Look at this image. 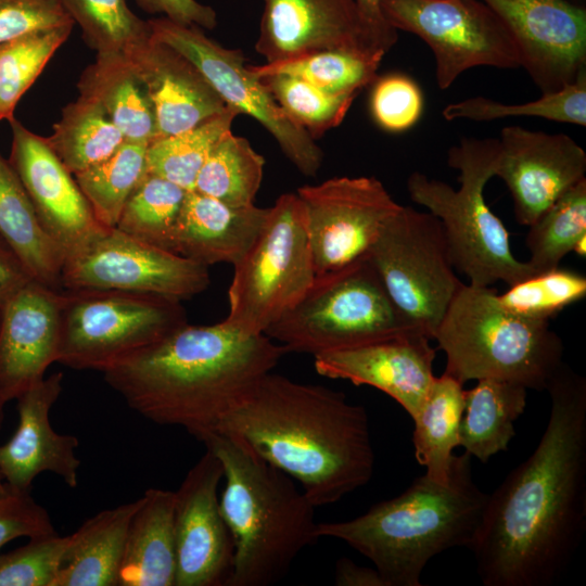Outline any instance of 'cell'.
<instances>
[{"label": "cell", "mask_w": 586, "mask_h": 586, "mask_svg": "<svg viewBox=\"0 0 586 586\" xmlns=\"http://www.w3.org/2000/svg\"><path fill=\"white\" fill-rule=\"evenodd\" d=\"M536 448L488 494L470 546L484 586H552L586 530V379L565 362Z\"/></svg>", "instance_id": "1"}, {"label": "cell", "mask_w": 586, "mask_h": 586, "mask_svg": "<svg viewBox=\"0 0 586 586\" xmlns=\"http://www.w3.org/2000/svg\"><path fill=\"white\" fill-rule=\"evenodd\" d=\"M215 431L238 437L297 481L316 508L365 486L374 472L362 405L324 385L271 371L233 405Z\"/></svg>", "instance_id": "2"}, {"label": "cell", "mask_w": 586, "mask_h": 586, "mask_svg": "<svg viewBox=\"0 0 586 586\" xmlns=\"http://www.w3.org/2000/svg\"><path fill=\"white\" fill-rule=\"evenodd\" d=\"M285 354L265 334L187 322L102 373L132 410L199 441Z\"/></svg>", "instance_id": "3"}, {"label": "cell", "mask_w": 586, "mask_h": 586, "mask_svg": "<svg viewBox=\"0 0 586 586\" xmlns=\"http://www.w3.org/2000/svg\"><path fill=\"white\" fill-rule=\"evenodd\" d=\"M487 498L473 481L471 456L464 451L454 456L447 483L423 474L359 517L318 523L317 535L342 540L369 559L386 586H421L432 558L470 548Z\"/></svg>", "instance_id": "4"}, {"label": "cell", "mask_w": 586, "mask_h": 586, "mask_svg": "<svg viewBox=\"0 0 586 586\" xmlns=\"http://www.w3.org/2000/svg\"><path fill=\"white\" fill-rule=\"evenodd\" d=\"M199 442L220 461L221 513L234 542L228 586H270L318 539L315 509L293 479L233 435L214 431Z\"/></svg>", "instance_id": "5"}, {"label": "cell", "mask_w": 586, "mask_h": 586, "mask_svg": "<svg viewBox=\"0 0 586 586\" xmlns=\"http://www.w3.org/2000/svg\"><path fill=\"white\" fill-rule=\"evenodd\" d=\"M433 340L446 354L444 372L462 384L496 379L543 392L564 364L563 342L549 321L506 310L491 286L463 283Z\"/></svg>", "instance_id": "6"}, {"label": "cell", "mask_w": 586, "mask_h": 586, "mask_svg": "<svg viewBox=\"0 0 586 586\" xmlns=\"http://www.w3.org/2000/svg\"><path fill=\"white\" fill-rule=\"evenodd\" d=\"M498 158V139L462 137L447 154L448 165L459 171L458 189L420 171L407 178L411 201L440 220L455 269L477 286L511 285L535 273L513 255L507 228L484 199Z\"/></svg>", "instance_id": "7"}, {"label": "cell", "mask_w": 586, "mask_h": 586, "mask_svg": "<svg viewBox=\"0 0 586 586\" xmlns=\"http://www.w3.org/2000/svg\"><path fill=\"white\" fill-rule=\"evenodd\" d=\"M411 331L420 332L397 309L365 256L316 276L300 302L265 335L286 353L316 356Z\"/></svg>", "instance_id": "8"}, {"label": "cell", "mask_w": 586, "mask_h": 586, "mask_svg": "<svg viewBox=\"0 0 586 586\" xmlns=\"http://www.w3.org/2000/svg\"><path fill=\"white\" fill-rule=\"evenodd\" d=\"M222 322L244 334L265 331L292 309L311 286L315 264L304 204L281 194L247 253L234 266Z\"/></svg>", "instance_id": "9"}, {"label": "cell", "mask_w": 586, "mask_h": 586, "mask_svg": "<svg viewBox=\"0 0 586 586\" xmlns=\"http://www.w3.org/2000/svg\"><path fill=\"white\" fill-rule=\"evenodd\" d=\"M181 301L150 293L63 289L58 362L104 372L186 324Z\"/></svg>", "instance_id": "10"}, {"label": "cell", "mask_w": 586, "mask_h": 586, "mask_svg": "<svg viewBox=\"0 0 586 586\" xmlns=\"http://www.w3.org/2000/svg\"><path fill=\"white\" fill-rule=\"evenodd\" d=\"M367 257L402 315L433 340L463 284L455 272L440 220L430 212L402 205Z\"/></svg>", "instance_id": "11"}, {"label": "cell", "mask_w": 586, "mask_h": 586, "mask_svg": "<svg viewBox=\"0 0 586 586\" xmlns=\"http://www.w3.org/2000/svg\"><path fill=\"white\" fill-rule=\"evenodd\" d=\"M384 17L431 49L440 89L476 66L521 67L515 42L499 16L482 0H382Z\"/></svg>", "instance_id": "12"}, {"label": "cell", "mask_w": 586, "mask_h": 586, "mask_svg": "<svg viewBox=\"0 0 586 586\" xmlns=\"http://www.w3.org/2000/svg\"><path fill=\"white\" fill-rule=\"evenodd\" d=\"M153 40L189 60L227 106L256 119L275 138L283 154L307 177L319 171L323 153L307 131L292 122L259 77L245 63L240 49H228L201 28L166 17L149 20Z\"/></svg>", "instance_id": "13"}, {"label": "cell", "mask_w": 586, "mask_h": 586, "mask_svg": "<svg viewBox=\"0 0 586 586\" xmlns=\"http://www.w3.org/2000/svg\"><path fill=\"white\" fill-rule=\"evenodd\" d=\"M296 193L306 212L316 276L367 256L402 207L375 177H334Z\"/></svg>", "instance_id": "14"}, {"label": "cell", "mask_w": 586, "mask_h": 586, "mask_svg": "<svg viewBox=\"0 0 586 586\" xmlns=\"http://www.w3.org/2000/svg\"><path fill=\"white\" fill-rule=\"evenodd\" d=\"M209 285L208 267L107 228L65 260L63 289L123 290L189 300Z\"/></svg>", "instance_id": "15"}, {"label": "cell", "mask_w": 586, "mask_h": 586, "mask_svg": "<svg viewBox=\"0 0 586 586\" xmlns=\"http://www.w3.org/2000/svg\"><path fill=\"white\" fill-rule=\"evenodd\" d=\"M219 459L208 449L175 492V586H228L234 542L219 506Z\"/></svg>", "instance_id": "16"}, {"label": "cell", "mask_w": 586, "mask_h": 586, "mask_svg": "<svg viewBox=\"0 0 586 586\" xmlns=\"http://www.w3.org/2000/svg\"><path fill=\"white\" fill-rule=\"evenodd\" d=\"M504 22L523 67L542 93L586 71V9L572 0H482Z\"/></svg>", "instance_id": "17"}, {"label": "cell", "mask_w": 586, "mask_h": 586, "mask_svg": "<svg viewBox=\"0 0 586 586\" xmlns=\"http://www.w3.org/2000/svg\"><path fill=\"white\" fill-rule=\"evenodd\" d=\"M9 164L24 187L48 234L65 260L81 252L109 227L101 225L73 174L49 146L15 118L11 119Z\"/></svg>", "instance_id": "18"}, {"label": "cell", "mask_w": 586, "mask_h": 586, "mask_svg": "<svg viewBox=\"0 0 586 586\" xmlns=\"http://www.w3.org/2000/svg\"><path fill=\"white\" fill-rule=\"evenodd\" d=\"M496 175L507 186L519 225L530 226L585 178L586 153L565 133L507 126L500 131Z\"/></svg>", "instance_id": "19"}, {"label": "cell", "mask_w": 586, "mask_h": 586, "mask_svg": "<svg viewBox=\"0 0 586 586\" xmlns=\"http://www.w3.org/2000/svg\"><path fill=\"white\" fill-rule=\"evenodd\" d=\"M255 50L266 63L329 50L384 56L371 48L355 0H264Z\"/></svg>", "instance_id": "20"}, {"label": "cell", "mask_w": 586, "mask_h": 586, "mask_svg": "<svg viewBox=\"0 0 586 586\" xmlns=\"http://www.w3.org/2000/svg\"><path fill=\"white\" fill-rule=\"evenodd\" d=\"M411 331L369 344L314 356L318 374L369 385L398 403L412 419L435 379L436 349Z\"/></svg>", "instance_id": "21"}, {"label": "cell", "mask_w": 586, "mask_h": 586, "mask_svg": "<svg viewBox=\"0 0 586 586\" xmlns=\"http://www.w3.org/2000/svg\"><path fill=\"white\" fill-rule=\"evenodd\" d=\"M62 290L30 280L0 308V403L16 399L58 362Z\"/></svg>", "instance_id": "22"}, {"label": "cell", "mask_w": 586, "mask_h": 586, "mask_svg": "<svg viewBox=\"0 0 586 586\" xmlns=\"http://www.w3.org/2000/svg\"><path fill=\"white\" fill-rule=\"evenodd\" d=\"M63 373L38 381L17 398L18 424L15 433L0 445V474L15 489L30 491L36 476L51 472L71 488L78 484L79 441L53 430L50 411L62 392Z\"/></svg>", "instance_id": "23"}, {"label": "cell", "mask_w": 586, "mask_h": 586, "mask_svg": "<svg viewBox=\"0 0 586 586\" xmlns=\"http://www.w3.org/2000/svg\"><path fill=\"white\" fill-rule=\"evenodd\" d=\"M127 58L148 87L157 138L192 129L229 109L202 73L170 47L152 39Z\"/></svg>", "instance_id": "24"}, {"label": "cell", "mask_w": 586, "mask_h": 586, "mask_svg": "<svg viewBox=\"0 0 586 586\" xmlns=\"http://www.w3.org/2000/svg\"><path fill=\"white\" fill-rule=\"evenodd\" d=\"M269 207L230 206L195 191H188L177 220L173 252L206 267L233 266L259 234Z\"/></svg>", "instance_id": "25"}, {"label": "cell", "mask_w": 586, "mask_h": 586, "mask_svg": "<svg viewBox=\"0 0 586 586\" xmlns=\"http://www.w3.org/2000/svg\"><path fill=\"white\" fill-rule=\"evenodd\" d=\"M175 492L149 488L129 523L117 586H175Z\"/></svg>", "instance_id": "26"}, {"label": "cell", "mask_w": 586, "mask_h": 586, "mask_svg": "<svg viewBox=\"0 0 586 586\" xmlns=\"http://www.w3.org/2000/svg\"><path fill=\"white\" fill-rule=\"evenodd\" d=\"M79 95L99 105L126 141L151 143L157 139L154 106L148 87L129 58L97 54L81 73Z\"/></svg>", "instance_id": "27"}, {"label": "cell", "mask_w": 586, "mask_h": 586, "mask_svg": "<svg viewBox=\"0 0 586 586\" xmlns=\"http://www.w3.org/2000/svg\"><path fill=\"white\" fill-rule=\"evenodd\" d=\"M140 504L105 509L68 535L54 586H117L129 523Z\"/></svg>", "instance_id": "28"}, {"label": "cell", "mask_w": 586, "mask_h": 586, "mask_svg": "<svg viewBox=\"0 0 586 586\" xmlns=\"http://www.w3.org/2000/svg\"><path fill=\"white\" fill-rule=\"evenodd\" d=\"M0 237L31 278L61 291L65 255L42 227L17 175L0 155Z\"/></svg>", "instance_id": "29"}, {"label": "cell", "mask_w": 586, "mask_h": 586, "mask_svg": "<svg viewBox=\"0 0 586 586\" xmlns=\"http://www.w3.org/2000/svg\"><path fill=\"white\" fill-rule=\"evenodd\" d=\"M527 388L521 384L481 379L464 390V406L459 429V446L486 463L508 450L515 435L514 423L526 407Z\"/></svg>", "instance_id": "30"}, {"label": "cell", "mask_w": 586, "mask_h": 586, "mask_svg": "<svg viewBox=\"0 0 586 586\" xmlns=\"http://www.w3.org/2000/svg\"><path fill=\"white\" fill-rule=\"evenodd\" d=\"M463 406V384L444 372L435 377L412 418L416 460L425 468L424 474L435 482L447 483L450 479Z\"/></svg>", "instance_id": "31"}, {"label": "cell", "mask_w": 586, "mask_h": 586, "mask_svg": "<svg viewBox=\"0 0 586 586\" xmlns=\"http://www.w3.org/2000/svg\"><path fill=\"white\" fill-rule=\"evenodd\" d=\"M46 140L73 175L107 158L126 141L106 113L80 95L63 107Z\"/></svg>", "instance_id": "32"}, {"label": "cell", "mask_w": 586, "mask_h": 586, "mask_svg": "<svg viewBox=\"0 0 586 586\" xmlns=\"http://www.w3.org/2000/svg\"><path fill=\"white\" fill-rule=\"evenodd\" d=\"M265 160L242 137L228 132L202 166L194 190L230 206L254 205L263 180Z\"/></svg>", "instance_id": "33"}, {"label": "cell", "mask_w": 586, "mask_h": 586, "mask_svg": "<svg viewBox=\"0 0 586 586\" xmlns=\"http://www.w3.org/2000/svg\"><path fill=\"white\" fill-rule=\"evenodd\" d=\"M146 148V143L125 141L107 158L73 175L104 227H116L126 201L145 176Z\"/></svg>", "instance_id": "34"}, {"label": "cell", "mask_w": 586, "mask_h": 586, "mask_svg": "<svg viewBox=\"0 0 586 586\" xmlns=\"http://www.w3.org/2000/svg\"><path fill=\"white\" fill-rule=\"evenodd\" d=\"M238 115L229 107L192 129L155 139L146 148V173L193 191L202 166Z\"/></svg>", "instance_id": "35"}, {"label": "cell", "mask_w": 586, "mask_h": 586, "mask_svg": "<svg viewBox=\"0 0 586 586\" xmlns=\"http://www.w3.org/2000/svg\"><path fill=\"white\" fill-rule=\"evenodd\" d=\"M528 227L526 262L543 272L559 267L562 258L586 235V178L570 188Z\"/></svg>", "instance_id": "36"}, {"label": "cell", "mask_w": 586, "mask_h": 586, "mask_svg": "<svg viewBox=\"0 0 586 586\" xmlns=\"http://www.w3.org/2000/svg\"><path fill=\"white\" fill-rule=\"evenodd\" d=\"M60 1L97 54L127 56L153 39L149 21L136 15L126 0Z\"/></svg>", "instance_id": "37"}, {"label": "cell", "mask_w": 586, "mask_h": 586, "mask_svg": "<svg viewBox=\"0 0 586 586\" xmlns=\"http://www.w3.org/2000/svg\"><path fill=\"white\" fill-rule=\"evenodd\" d=\"M187 192L171 181L146 173L126 201L115 228L173 252L175 229Z\"/></svg>", "instance_id": "38"}, {"label": "cell", "mask_w": 586, "mask_h": 586, "mask_svg": "<svg viewBox=\"0 0 586 586\" xmlns=\"http://www.w3.org/2000/svg\"><path fill=\"white\" fill-rule=\"evenodd\" d=\"M381 61L382 58L329 50L249 66L257 77L285 74L301 78L328 93L358 94L362 88L375 80Z\"/></svg>", "instance_id": "39"}, {"label": "cell", "mask_w": 586, "mask_h": 586, "mask_svg": "<svg viewBox=\"0 0 586 586\" xmlns=\"http://www.w3.org/2000/svg\"><path fill=\"white\" fill-rule=\"evenodd\" d=\"M446 120L491 122L514 116H533L548 120L586 126V71L559 91L542 93L534 101L506 104L485 97H471L446 105Z\"/></svg>", "instance_id": "40"}, {"label": "cell", "mask_w": 586, "mask_h": 586, "mask_svg": "<svg viewBox=\"0 0 586 586\" xmlns=\"http://www.w3.org/2000/svg\"><path fill=\"white\" fill-rule=\"evenodd\" d=\"M74 25L37 30L0 46V120L14 118L17 102L67 40Z\"/></svg>", "instance_id": "41"}, {"label": "cell", "mask_w": 586, "mask_h": 586, "mask_svg": "<svg viewBox=\"0 0 586 586\" xmlns=\"http://www.w3.org/2000/svg\"><path fill=\"white\" fill-rule=\"evenodd\" d=\"M259 78L289 118L315 140L343 122L357 97L328 93L285 74H270Z\"/></svg>", "instance_id": "42"}, {"label": "cell", "mask_w": 586, "mask_h": 586, "mask_svg": "<svg viewBox=\"0 0 586 586\" xmlns=\"http://www.w3.org/2000/svg\"><path fill=\"white\" fill-rule=\"evenodd\" d=\"M585 296V276L559 267L528 276L497 293L506 310L536 321H549Z\"/></svg>", "instance_id": "43"}, {"label": "cell", "mask_w": 586, "mask_h": 586, "mask_svg": "<svg viewBox=\"0 0 586 586\" xmlns=\"http://www.w3.org/2000/svg\"><path fill=\"white\" fill-rule=\"evenodd\" d=\"M67 542L58 533L38 536L0 555V586H54Z\"/></svg>", "instance_id": "44"}, {"label": "cell", "mask_w": 586, "mask_h": 586, "mask_svg": "<svg viewBox=\"0 0 586 586\" xmlns=\"http://www.w3.org/2000/svg\"><path fill=\"white\" fill-rule=\"evenodd\" d=\"M370 112L375 124L388 132H402L420 119L423 95L410 77L393 73L372 82Z\"/></svg>", "instance_id": "45"}, {"label": "cell", "mask_w": 586, "mask_h": 586, "mask_svg": "<svg viewBox=\"0 0 586 586\" xmlns=\"http://www.w3.org/2000/svg\"><path fill=\"white\" fill-rule=\"evenodd\" d=\"M56 534L49 512L30 495L5 484L0 491V549L20 537Z\"/></svg>", "instance_id": "46"}, {"label": "cell", "mask_w": 586, "mask_h": 586, "mask_svg": "<svg viewBox=\"0 0 586 586\" xmlns=\"http://www.w3.org/2000/svg\"><path fill=\"white\" fill-rule=\"evenodd\" d=\"M67 23L74 21L60 0H0V46Z\"/></svg>", "instance_id": "47"}, {"label": "cell", "mask_w": 586, "mask_h": 586, "mask_svg": "<svg viewBox=\"0 0 586 586\" xmlns=\"http://www.w3.org/2000/svg\"><path fill=\"white\" fill-rule=\"evenodd\" d=\"M140 9L150 14H162L175 23L214 29L218 18L216 11L196 0H135Z\"/></svg>", "instance_id": "48"}, {"label": "cell", "mask_w": 586, "mask_h": 586, "mask_svg": "<svg viewBox=\"0 0 586 586\" xmlns=\"http://www.w3.org/2000/svg\"><path fill=\"white\" fill-rule=\"evenodd\" d=\"M355 2L371 48L374 52L385 55L396 43L398 34L383 15L382 0H355Z\"/></svg>", "instance_id": "49"}, {"label": "cell", "mask_w": 586, "mask_h": 586, "mask_svg": "<svg viewBox=\"0 0 586 586\" xmlns=\"http://www.w3.org/2000/svg\"><path fill=\"white\" fill-rule=\"evenodd\" d=\"M30 280L23 263L0 237V308Z\"/></svg>", "instance_id": "50"}, {"label": "cell", "mask_w": 586, "mask_h": 586, "mask_svg": "<svg viewBox=\"0 0 586 586\" xmlns=\"http://www.w3.org/2000/svg\"><path fill=\"white\" fill-rule=\"evenodd\" d=\"M337 586H386L375 568L360 566L346 557L337 560L334 571Z\"/></svg>", "instance_id": "51"}, {"label": "cell", "mask_w": 586, "mask_h": 586, "mask_svg": "<svg viewBox=\"0 0 586 586\" xmlns=\"http://www.w3.org/2000/svg\"><path fill=\"white\" fill-rule=\"evenodd\" d=\"M579 257H585L586 255V235L581 238L573 247V251Z\"/></svg>", "instance_id": "52"}, {"label": "cell", "mask_w": 586, "mask_h": 586, "mask_svg": "<svg viewBox=\"0 0 586 586\" xmlns=\"http://www.w3.org/2000/svg\"><path fill=\"white\" fill-rule=\"evenodd\" d=\"M3 419H4V405L0 403V430H1V426H2V423H3ZM5 487V484L3 482V479L0 474V491L4 489Z\"/></svg>", "instance_id": "53"}, {"label": "cell", "mask_w": 586, "mask_h": 586, "mask_svg": "<svg viewBox=\"0 0 586 586\" xmlns=\"http://www.w3.org/2000/svg\"><path fill=\"white\" fill-rule=\"evenodd\" d=\"M574 2H577V3H582V0H572Z\"/></svg>", "instance_id": "54"}]
</instances>
